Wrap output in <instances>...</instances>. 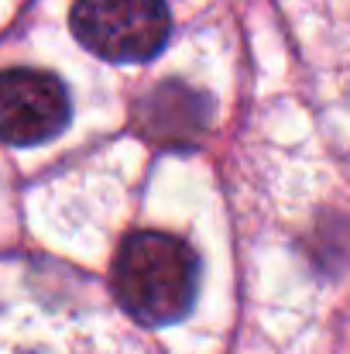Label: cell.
<instances>
[{
	"label": "cell",
	"instance_id": "7a4b0ae2",
	"mask_svg": "<svg viewBox=\"0 0 350 354\" xmlns=\"http://www.w3.org/2000/svg\"><path fill=\"white\" fill-rule=\"evenodd\" d=\"M69 21L86 52L117 66L155 59L172 35L165 0H76Z\"/></svg>",
	"mask_w": 350,
	"mask_h": 354
},
{
	"label": "cell",
	"instance_id": "3957f363",
	"mask_svg": "<svg viewBox=\"0 0 350 354\" xmlns=\"http://www.w3.org/2000/svg\"><path fill=\"white\" fill-rule=\"evenodd\" d=\"M72 120L69 86L45 69L0 73V141L35 148L59 138Z\"/></svg>",
	"mask_w": 350,
	"mask_h": 354
},
{
	"label": "cell",
	"instance_id": "6da1fadb",
	"mask_svg": "<svg viewBox=\"0 0 350 354\" xmlns=\"http://www.w3.org/2000/svg\"><path fill=\"white\" fill-rule=\"evenodd\" d=\"M200 279L203 261L196 248L165 231L130 234L110 268L117 303L141 327L179 324L200 296Z\"/></svg>",
	"mask_w": 350,
	"mask_h": 354
}]
</instances>
